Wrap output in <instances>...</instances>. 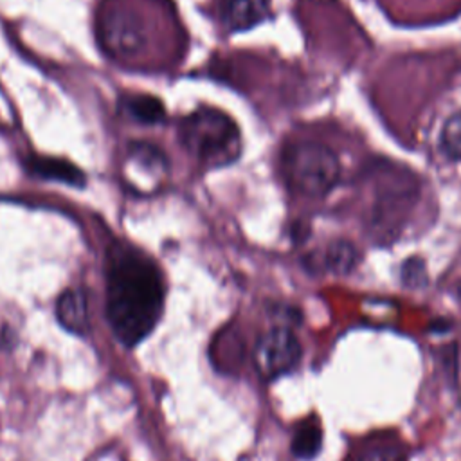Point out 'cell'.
Returning a JSON list of instances; mask_svg holds the SVG:
<instances>
[{
  "mask_svg": "<svg viewBox=\"0 0 461 461\" xmlns=\"http://www.w3.org/2000/svg\"><path fill=\"white\" fill-rule=\"evenodd\" d=\"M281 173L294 193L317 198L337 184L340 164L337 155L322 142L295 140L281 153Z\"/></svg>",
  "mask_w": 461,
  "mask_h": 461,
  "instance_id": "3",
  "label": "cell"
},
{
  "mask_svg": "<svg viewBox=\"0 0 461 461\" xmlns=\"http://www.w3.org/2000/svg\"><path fill=\"white\" fill-rule=\"evenodd\" d=\"M357 261L355 249L349 243H333L324 258V267L337 274H346Z\"/></svg>",
  "mask_w": 461,
  "mask_h": 461,
  "instance_id": "13",
  "label": "cell"
},
{
  "mask_svg": "<svg viewBox=\"0 0 461 461\" xmlns=\"http://www.w3.org/2000/svg\"><path fill=\"white\" fill-rule=\"evenodd\" d=\"M322 445V432L321 427L313 421L308 420L301 423L292 438V452L299 459H313Z\"/></svg>",
  "mask_w": 461,
  "mask_h": 461,
  "instance_id": "11",
  "label": "cell"
},
{
  "mask_svg": "<svg viewBox=\"0 0 461 461\" xmlns=\"http://www.w3.org/2000/svg\"><path fill=\"white\" fill-rule=\"evenodd\" d=\"M439 148L447 157L461 160V110L445 121L439 133Z\"/></svg>",
  "mask_w": 461,
  "mask_h": 461,
  "instance_id": "12",
  "label": "cell"
},
{
  "mask_svg": "<svg viewBox=\"0 0 461 461\" xmlns=\"http://www.w3.org/2000/svg\"><path fill=\"white\" fill-rule=\"evenodd\" d=\"M119 106L126 117H130L133 122H139V124L153 126L162 122L166 117V108L162 101L148 94L122 95L119 101Z\"/></svg>",
  "mask_w": 461,
  "mask_h": 461,
  "instance_id": "10",
  "label": "cell"
},
{
  "mask_svg": "<svg viewBox=\"0 0 461 461\" xmlns=\"http://www.w3.org/2000/svg\"><path fill=\"white\" fill-rule=\"evenodd\" d=\"M357 461H400V452L393 447H376L366 450Z\"/></svg>",
  "mask_w": 461,
  "mask_h": 461,
  "instance_id": "14",
  "label": "cell"
},
{
  "mask_svg": "<svg viewBox=\"0 0 461 461\" xmlns=\"http://www.w3.org/2000/svg\"><path fill=\"white\" fill-rule=\"evenodd\" d=\"M182 148L205 167H225L241 153L238 124L214 106H200L178 122Z\"/></svg>",
  "mask_w": 461,
  "mask_h": 461,
  "instance_id": "2",
  "label": "cell"
},
{
  "mask_svg": "<svg viewBox=\"0 0 461 461\" xmlns=\"http://www.w3.org/2000/svg\"><path fill=\"white\" fill-rule=\"evenodd\" d=\"M124 169L128 178L135 184L137 189H139L142 173H146L148 185L153 191L167 173V158L157 146L149 142H133L128 148Z\"/></svg>",
  "mask_w": 461,
  "mask_h": 461,
  "instance_id": "6",
  "label": "cell"
},
{
  "mask_svg": "<svg viewBox=\"0 0 461 461\" xmlns=\"http://www.w3.org/2000/svg\"><path fill=\"white\" fill-rule=\"evenodd\" d=\"M301 342L288 328H274L259 337L254 348V364L258 373L274 380L290 373L301 360Z\"/></svg>",
  "mask_w": 461,
  "mask_h": 461,
  "instance_id": "4",
  "label": "cell"
},
{
  "mask_svg": "<svg viewBox=\"0 0 461 461\" xmlns=\"http://www.w3.org/2000/svg\"><path fill=\"white\" fill-rule=\"evenodd\" d=\"M164 279L142 250L115 243L106 254V321L126 348L142 342L164 310Z\"/></svg>",
  "mask_w": 461,
  "mask_h": 461,
  "instance_id": "1",
  "label": "cell"
},
{
  "mask_svg": "<svg viewBox=\"0 0 461 461\" xmlns=\"http://www.w3.org/2000/svg\"><path fill=\"white\" fill-rule=\"evenodd\" d=\"M103 47L117 58H131L146 47V32L135 14L115 9L101 18L97 27Z\"/></svg>",
  "mask_w": 461,
  "mask_h": 461,
  "instance_id": "5",
  "label": "cell"
},
{
  "mask_svg": "<svg viewBox=\"0 0 461 461\" xmlns=\"http://www.w3.org/2000/svg\"><path fill=\"white\" fill-rule=\"evenodd\" d=\"M270 0H221V22L232 31H247L268 14Z\"/></svg>",
  "mask_w": 461,
  "mask_h": 461,
  "instance_id": "8",
  "label": "cell"
},
{
  "mask_svg": "<svg viewBox=\"0 0 461 461\" xmlns=\"http://www.w3.org/2000/svg\"><path fill=\"white\" fill-rule=\"evenodd\" d=\"M58 322L70 333L85 335L90 328L86 295L79 288L65 290L56 301Z\"/></svg>",
  "mask_w": 461,
  "mask_h": 461,
  "instance_id": "9",
  "label": "cell"
},
{
  "mask_svg": "<svg viewBox=\"0 0 461 461\" xmlns=\"http://www.w3.org/2000/svg\"><path fill=\"white\" fill-rule=\"evenodd\" d=\"M25 167L38 178L61 182L72 187H83L86 184L85 173L72 162L59 157H45V155H31L25 160Z\"/></svg>",
  "mask_w": 461,
  "mask_h": 461,
  "instance_id": "7",
  "label": "cell"
}]
</instances>
